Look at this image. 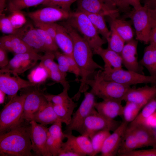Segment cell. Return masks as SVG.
I'll return each mask as SVG.
<instances>
[{
    "label": "cell",
    "mask_w": 156,
    "mask_h": 156,
    "mask_svg": "<svg viewBox=\"0 0 156 156\" xmlns=\"http://www.w3.org/2000/svg\"><path fill=\"white\" fill-rule=\"evenodd\" d=\"M100 73L105 79L114 81L126 86L141 83L156 84V77L146 75L122 68L109 72L99 70Z\"/></svg>",
    "instance_id": "cell-7"
},
{
    "label": "cell",
    "mask_w": 156,
    "mask_h": 156,
    "mask_svg": "<svg viewBox=\"0 0 156 156\" xmlns=\"http://www.w3.org/2000/svg\"><path fill=\"white\" fill-rule=\"evenodd\" d=\"M0 46L15 54L35 52L19 38L13 34L7 35L1 37Z\"/></svg>",
    "instance_id": "cell-23"
},
{
    "label": "cell",
    "mask_w": 156,
    "mask_h": 156,
    "mask_svg": "<svg viewBox=\"0 0 156 156\" xmlns=\"http://www.w3.org/2000/svg\"><path fill=\"white\" fill-rule=\"evenodd\" d=\"M7 51L3 48L0 46V67L1 68L6 66L8 64Z\"/></svg>",
    "instance_id": "cell-50"
},
{
    "label": "cell",
    "mask_w": 156,
    "mask_h": 156,
    "mask_svg": "<svg viewBox=\"0 0 156 156\" xmlns=\"http://www.w3.org/2000/svg\"><path fill=\"white\" fill-rule=\"evenodd\" d=\"M121 122L107 118L100 114L95 108L84 120L79 133L90 138L96 132L106 130L114 131Z\"/></svg>",
    "instance_id": "cell-6"
},
{
    "label": "cell",
    "mask_w": 156,
    "mask_h": 156,
    "mask_svg": "<svg viewBox=\"0 0 156 156\" xmlns=\"http://www.w3.org/2000/svg\"><path fill=\"white\" fill-rule=\"evenodd\" d=\"M36 86L29 81L21 78L16 74L0 72V90L8 96L9 100L17 95L20 90Z\"/></svg>",
    "instance_id": "cell-11"
},
{
    "label": "cell",
    "mask_w": 156,
    "mask_h": 156,
    "mask_svg": "<svg viewBox=\"0 0 156 156\" xmlns=\"http://www.w3.org/2000/svg\"><path fill=\"white\" fill-rule=\"evenodd\" d=\"M71 13L56 8L47 6L29 12L27 15L33 22L52 23L68 19Z\"/></svg>",
    "instance_id": "cell-15"
},
{
    "label": "cell",
    "mask_w": 156,
    "mask_h": 156,
    "mask_svg": "<svg viewBox=\"0 0 156 156\" xmlns=\"http://www.w3.org/2000/svg\"><path fill=\"white\" fill-rule=\"evenodd\" d=\"M155 132H156V129H155Z\"/></svg>",
    "instance_id": "cell-57"
},
{
    "label": "cell",
    "mask_w": 156,
    "mask_h": 156,
    "mask_svg": "<svg viewBox=\"0 0 156 156\" xmlns=\"http://www.w3.org/2000/svg\"><path fill=\"white\" fill-rule=\"evenodd\" d=\"M156 111V97L146 104L135 119L129 124L130 126L144 125L147 118Z\"/></svg>",
    "instance_id": "cell-31"
},
{
    "label": "cell",
    "mask_w": 156,
    "mask_h": 156,
    "mask_svg": "<svg viewBox=\"0 0 156 156\" xmlns=\"http://www.w3.org/2000/svg\"><path fill=\"white\" fill-rule=\"evenodd\" d=\"M30 125V138L32 150L37 156H51L47 147L48 129L34 120L29 122Z\"/></svg>",
    "instance_id": "cell-12"
},
{
    "label": "cell",
    "mask_w": 156,
    "mask_h": 156,
    "mask_svg": "<svg viewBox=\"0 0 156 156\" xmlns=\"http://www.w3.org/2000/svg\"><path fill=\"white\" fill-rule=\"evenodd\" d=\"M63 142L55 139L48 133L47 141L48 149L53 156H58Z\"/></svg>",
    "instance_id": "cell-45"
},
{
    "label": "cell",
    "mask_w": 156,
    "mask_h": 156,
    "mask_svg": "<svg viewBox=\"0 0 156 156\" xmlns=\"http://www.w3.org/2000/svg\"><path fill=\"white\" fill-rule=\"evenodd\" d=\"M156 97V86H150L147 85L138 88H131L123 100L135 103L146 104Z\"/></svg>",
    "instance_id": "cell-20"
},
{
    "label": "cell",
    "mask_w": 156,
    "mask_h": 156,
    "mask_svg": "<svg viewBox=\"0 0 156 156\" xmlns=\"http://www.w3.org/2000/svg\"><path fill=\"white\" fill-rule=\"evenodd\" d=\"M65 22L77 31H79L87 42L94 53L107 41L99 36L98 32L86 14L77 10L71 13Z\"/></svg>",
    "instance_id": "cell-3"
},
{
    "label": "cell",
    "mask_w": 156,
    "mask_h": 156,
    "mask_svg": "<svg viewBox=\"0 0 156 156\" xmlns=\"http://www.w3.org/2000/svg\"><path fill=\"white\" fill-rule=\"evenodd\" d=\"M149 9V6L145 3L138 9H133L128 14V17L131 18L134 28L136 40L145 44L150 42Z\"/></svg>",
    "instance_id": "cell-8"
},
{
    "label": "cell",
    "mask_w": 156,
    "mask_h": 156,
    "mask_svg": "<svg viewBox=\"0 0 156 156\" xmlns=\"http://www.w3.org/2000/svg\"><path fill=\"white\" fill-rule=\"evenodd\" d=\"M30 125L25 120L0 134V155L32 156Z\"/></svg>",
    "instance_id": "cell-2"
},
{
    "label": "cell",
    "mask_w": 156,
    "mask_h": 156,
    "mask_svg": "<svg viewBox=\"0 0 156 156\" xmlns=\"http://www.w3.org/2000/svg\"><path fill=\"white\" fill-rule=\"evenodd\" d=\"M25 94L22 119L23 121L26 120L29 122L31 116L48 101L45 97L44 94L37 89Z\"/></svg>",
    "instance_id": "cell-19"
},
{
    "label": "cell",
    "mask_w": 156,
    "mask_h": 156,
    "mask_svg": "<svg viewBox=\"0 0 156 156\" xmlns=\"http://www.w3.org/2000/svg\"><path fill=\"white\" fill-rule=\"evenodd\" d=\"M155 6H156V0H155Z\"/></svg>",
    "instance_id": "cell-56"
},
{
    "label": "cell",
    "mask_w": 156,
    "mask_h": 156,
    "mask_svg": "<svg viewBox=\"0 0 156 156\" xmlns=\"http://www.w3.org/2000/svg\"><path fill=\"white\" fill-rule=\"evenodd\" d=\"M28 77L29 81L37 85L43 82L49 77L46 69L39 64L32 70Z\"/></svg>",
    "instance_id": "cell-38"
},
{
    "label": "cell",
    "mask_w": 156,
    "mask_h": 156,
    "mask_svg": "<svg viewBox=\"0 0 156 156\" xmlns=\"http://www.w3.org/2000/svg\"><path fill=\"white\" fill-rule=\"evenodd\" d=\"M110 35L107 41V48L120 54L125 42L113 29L110 28Z\"/></svg>",
    "instance_id": "cell-37"
},
{
    "label": "cell",
    "mask_w": 156,
    "mask_h": 156,
    "mask_svg": "<svg viewBox=\"0 0 156 156\" xmlns=\"http://www.w3.org/2000/svg\"><path fill=\"white\" fill-rule=\"evenodd\" d=\"M31 120L45 126L57 121L62 122L54 110L53 104L48 101L31 116L28 121Z\"/></svg>",
    "instance_id": "cell-22"
},
{
    "label": "cell",
    "mask_w": 156,
    "mask_h": 156,
    "mask_svg": "<svg viewBox=\"0 0 156 156\" xmlns=\"http://www.w3.org/2000/svg\"><path fill=\"white\" fill-rule=\"evenodd\" d=\"M59 70L62 72L67 73L68 72L72 73V71L68 65H60L58 64Z\"/></svg>",
    "instance_id": "cell-53"
},
{
    "label": "cell",
    "mask_w": 156,
    "mask_h": 156,
    "mask_svg": "<svg viewBox=\"0 0 156 156\" xmlns=\"http://www.w3.org/2000/svg\"><path fill=\"white\" fill-rule=\"evenodd\" d=\"M104 0L110 5L123 11H126L130 6L126 3L125 0Z\"/></svg>",
    "instance_id": "cell-49"
},
{
    "label": "cell",
    "mask_w": 156,
    "mask_h": 156,
    "mask_svg": "<svg viewBox=\"0 0 156 156\" xmlns=\"http://www.w3.org/2000/svg\"><path fill=\"white\" fill-rule=\"evenodd\" d=\"M42 56L35 52L15 54L6 66L1 68L0 72H8L19 75L34 66Z\"/></svg>",
    "instance_id": "cell-10"
},
{
    "label": "cell",
    "mask_w": 156,
    "mask_h": 156,
    "mask_svg": "<svg viewBox=\"0 0 156 156\" xmlns=\"http://www.w3.org/2000/svg\"><path fill=\"white\" fill-rule=\"evenodd\" d=\"M7 0H0V14L3 13Z\"/></svg>",
    "instance_id": "cell-54"
},
{
    "label": "cell",
    "mask_w": 156,
    "mask_h": 156,
    "mask_svg": "<svg viewBox=\"0 0 156 156\" xmlns=\"http://www.w3.org/2000/svg\"><path fill=\"white\" fill-rule=\"evenodd\" d=\"M65 134L67 141L63 142L60 151H69L76 153L80 156H93V150L89 137L82 135L76 136L72 134Z\"/></svg>",
    "instance_id": "cell-16"
},
{
    "label": "cell",
    "mask_w": 156,
    "mask_h": 156,
    "mask_svg": "<svg viewBox=\"0 0 156 156\" xmlns=\"http://www.w3.org/2000/svg\"><path fill=\"white\" fill-rule=\"evenodd\" d=\"M149 12L150 22V42L156 44V6L152 8L149 7Z\"/></svg>",
    "instance_id": "cell-46"
},
{
    "label": "cell",
    "mask_w": 156,
    "mask_h": 156,
    "mask_svg": "<svg viewBox=\"0 0 156 156\" xmlns=\"http://www.w3.org/2000/svg\"><path fill=\"white\" fill-rule=\"evenodd\" d=\"M46 0H9L7 6L10 12L42 4Z\"/></svg>",
    "instance_id": "cell-34"
},
{
    "label": "cell",
    "mask_w": 156,
    "mask_h": 156,
    "mask_svg": "<svg viewBox=\"0 0 156 156\" xmlns=\"http://www.w3.org/2000/svg\"><path fill=\"white\" fill-rule=\"evenodd\" d=\"M34 24L37 28L41 29L49 33L55 40L57 23L33 21Z\"/></svg>",
    "instance_id": "cell-47"
},
{
    "label": "cell",
    "mask_w": 156,
    "mask_h": 156,
    "mask_svg": "<svg viewBox=\"0 0 156 156\" xmlns=\"http://www.w3.org/2000/svg\"><path fill=\"white\" fill-rule=\"evenodd\" d=\"M121 156H156V147L147 149L135 150Z\"/></svg>",
    "instance_id": "cell-48"
},
{
    "label": "cell",
    "mask_w": 156,
    "mask_h": 156,
    "mask_svg": "<svg viewBox=\"0 0 156 156\" xmlns=\"http://www.w3.org/2000/svg\"><path fill=\"white\" fill-rule=\"evenodd\" d=\"M85 13L99 34L107 41L110 37V31L107 27L105 16L99 14Z\"/></svg>",
    "instance_id": "cell-30"
},
{
    "label": "cell",
    "mask_w": 156,
    "mask_h": 156,
    "mask_svg": "<svg viewBox=\"0 0 156 156\" xmlns=\"http://www.w3.org/2000/svg\"><path fill=\"white\" fill-rule=\"evenodd\" d=\"M55 40L63 53L73 56V43L72 38L67 29L60 24H57Z\"/></svg>",
    "instance_id": "cell-26"
},
{
    "label": "cell",
    "mask_w": 156,
    "mask_h": 156,
    "mask_svg": "<svg viewBox=\"0 0 156 156\" xmlns=\"http://www.w3.org/2000/svg\"><path fill=\"white\" fill-rule=\"evenodd\" d=\"M110 134V131H101L94 133L90 138L93 150V156L101 152L105 141Z\"/></svg>",
    "instance_id": "cell-36"
},
{
    "label": "cell",
    "mask_w": 156,
    "mask_h": 156,
    "mask_svg": "<svg viewBox=\"0 0 156 156\" xmlns=\"http://www.w3.org/2000/svg\"><path fill=\"white\" fill-rule=\"evenodd\" d=\"M126 102L123 106L122 116L123 121L129 124L135 119L145 105L130 101Z\"/></svg>",
    "instance_id": "cell-33"
},
{
    "label": "cell",
    "mask_w": 156,
    "mask_h": 156,
    "mask_svg": "<svg viewBox=\"0 0 156 156\" xmlns=\"http://www.w3.org/2000/svg\"><path fill=\"white\" fill-rule=\"evenodd\" d=\"M62 123L60 121L55 122L48 128V133L51 137L61 141L66 138L65 133L62 131Z\"/></svg>",
    "instance_id": "cell-44"
},
{
    "label": "cell",
    "mask_w": 156,
    "mask_h": 156,
    "mask_svg": "<svg viewBox=\"0 0 156 156\" xmlns=\"http://www.w3.org/2000/svg\"><path fill=\"white\" fill-rule=\"evenodd\" d=\"M122 101L114 99L103 100L96 102L95 108L101 115L109 119H114L117 117L122 115L123 106Z\"/></svg>",
    "instance_id": "cell-21"
},
{
    "label": "cell",
    "mask_w": 156,
    "mask_h": 156,
    "mask_svg": "<svg viewBox=\"0 0 156 156\" xmlns=\"http://www.w3.org/2000/svg\"><path fill=\"white\" fill-rule=\"evenodd\" d=\"M8 16L12 24L17 29L22 27L27 23L25 17L22 11L11 12Z\"/></svg>",
    "instance_id": "cell-41"
},
{
    "label": "cell",
    "mask_w": 156,
    "mask_h": 156,
    "mask_svg": "<svg viewBox=\"0 0 156 156\" xmlns=\"http://www.w3.org/2000/svg\"><path fill=\"white\" fill-rule=\"evenodd\" d=\"M48 51L54 52L57 51L58 47L55 40L45 31L36 27Z\"/></svg>",
    "instance_id": "cell-43"
},
{
    "label": "cell",
    "mask_w": 156,
    "mask_h": 156,
    "mask_svg": "<svg viewBox=\"0 0 156 156\" xmlns=\"http://www.w3.org/2000/svg\"><path fill=\"white\" fill-rule=\"evenodd\" d=\"M129 126L132 128L141 148L148 146L156 147V133L155 129L144 125Z\"/></svg>",
    "instance_id": "cell-25"
},
{
    "label": "cell",
    "mask_w": 156,
    "mask_h": 156,
    "mask_svg": "<svg viewBox=\"0 0 156 156\" xmlns=\"http://www.w3.org/2000/svg\"><path fill=\"white\" fill-rule=\"evenodd\" d=\"M6 94L3 91L0 90V104H3L5 101Z\"/></svg>",
    "instance_id": "cell-55"
},
{
    "label": "cell",
    "mask_w": 156,
    "mask_h": 156,
    "mask_svg": "<svg viewBox=\"0 0 156 156\" xmlns=\"http://www.w3.org/2000/svg\"><path fill=\"white\" fill-rule=\"evenodd\" d=\"M0 29L3 33L7 35L14 34L16 32V29L12 24L8 16L3 13L0 14Z\"/></svg>",
    "instance_id": "cell-42"
},
{
    "label": "cell",
    "mask_w": 156,
    "mask_h": 156,
    "mask_svg": "<svg viewBox=\"0 0 156 156\" xmlns=\"http://www.w3.org/2000/svg\"><path fill=\"white\" fill-rule=\"evenodd\" d=\"M86 83L91 88L90 91L95 96L103 100L114 99L122 101L131 88L130 86L105 79L99 70L95 72L93 78L87 80Z\"/></svg>",
    "instance_id": "cell-4"
},
{
    "label": "cell",
    "mask_w": 156,
    "mask_h": 156,
    "mask_svg": "<svg viewBox=\"0 0 156 156\" xmlns=\"http://www.w3.org/2000/svg\"><path fill=\"white\" fill-rule=\"evenodd\" d=\"M70 87L63 88L62 91L57 95L46 94L44 96L47 101L53 104L60 105H68L74 102L73 98H70L68 94Z\"/></svg>",
    "instance_id": "cell-35"
},
{
    "label": "cell",
    "mask_w": 156,
    "mask_h": 156,
    "mask_svg": "<svg viewBox=\"0 0 156 156\" xmlns=\"http://www.w3.org/2000/svg\"><path fill=\"white\" fill-rule=\"evenodd\" d=\"M25 93L16 95L9 100L0 114V134L7 132L16 127L23 121Z\"/></svg>",
    "instance_id": "cell-5"
},
{
    "label": "cell",
    "mask_w": 156,
    "mask_h": 156,
    "mask_svg": "<svg viewBox=\"0 0 156 156\" xmlns=\"http://www.w3.org/2000/svg\"><path fill=\"white\" fill-rule=\"evenodd\" d=\"M77 0H46L42 4L45 6L56 8L62 10L70 11L71 5Z\"/></svg>",
    "instance_id": "cell-40"
},
{
    "label": "cell",
    "mask_w": 156,
    "mask_h": 156,
    "mask_svg": "<svg viewBox=\"0 0 156 156\" xmlns=\"http://www.w3.org/2000/svg\"><path fill=\"white\" fill-rule=\"evenodd\" d=\"M108 17L110 28L114 29L125 42L133 39L134 32L129 22L118 17Z\"/></svg>",
    "instance_id": "cell-27"
},
{
    "label": "cell",
    "mask_w": 156,
    "mask_h": 156,
    "mask_svg": "<svg viewBox=\"0 0 156 156\" xmlns=\"http://www.w3.org/2000/svg\"><path fill=\"white\" fill-rule=\"evenodd\" d=\"M84 98L76 111L73 114L70 123L66 125L64 133L72 134L73 131H80L84 120L95 108V96L90 91L84 93Z\"/></svg>",
    "instance_id": "cell-9"
},
{
    "label": "cell",
    "mask_w": 156,
    "mask_h": 156,
    "mask_svg": "<svg viewBox=\"0 0 156 156\" xmlns=\"http://www.w3.org/2000/svg\"><path fill=\"white\" fill-rule=\"evenodd\" d=\"M126 43L120 54L122 64L127 70L144 74L143 66L138 60V41L133 39Z\"/></svg>",
    "instance_id": "cell-17"
},
{
    "label": "cell",
    "mask_w": 156,
    "mask_h": 156,
    "mask_svg": "<svg viewBox=\"0 0 156 156\" xmlns=\"http://www.w3.org/2000/svg\"><path fill=\"white\" fill-rule=\"evenodd\" d=\"M144 50L142 58L139 62L150 75L156 77V44L150 42Z\"/></svg>",
    "instance_id": "cell-28"
},
{
    "label": "cell",
    "mask_w": 156,
    "mask_h": 156,
    "mask_svg": "<svg viewBox=\"0 0 156 156\" xmlns=\"http://www.w3.org/2000/svg\"><path fill=\"white\" fill-rule=\"evenodd\" d=\"M55 58L54 52L47 51L42 55L40 64L47 70L49 75L50 73L59 70L58 64L54 61Z\"/></svg>",
    "instance_id": "cell-39"
},
{
    "label": "cell",
    "mask_w": 156,
    "mask_h": 156,
    "mask_svg": "<svg viewBox=\"0 0 156 156\" xmlns=\"http://www.w3.org/2000/svg\"><path fill=\"white\" fill-rule=\"evenodd\" d=\"M144 125L153 129H156V111L146 120Z\"/></svg>",
    "instance_id": "cell-51"
},
{
    "label": "cell",
    "mask_w": 156,
    "mask_h": 156,
    "mask_svg": "<svg viewBox=\"0 0 156 156\" xmlns=\"http://www.w3.org/2000/svg\"><path fill=\"white\" fill-rule=\"evenodd\" d=\"M140 148L132 128L128 125L122 138L117 155L121 156L123 154Z\"/></svg>",
    "instance_id": "cell-29"
},
{
    "label": "cell",
    "mask_w": 156,
    "mask_h": 156,
    "mask_svg": "<svg viewBox=\"0 0 156 156\" xmlns=\"http://www.w3.org/2000/svg\"><path fill=\"white\" fill-rule=\"evenodd\" d=\"M77 105V103L75 102L64 105L53 104V108L56 113L62 122L67 125L71 121L73 111Z\"/></svg>",
    "instance_id": "cell-32"
},
{
    "label": "cell",
    "mask_w": 156,
    "mask_h": 156,
    "mask_svg": "<svg viewBox=\"0 0 156 156\" xmlns=\"http://www.w3.org/2000/svg\"><path fill=\"white\" fill-rule=\"evenodd\" d=\"M63 26L71 36L73 43V56L80 72V84L77 92L72 97L75 101L79 99L81 94L87 91L89 86L87 81L90 75L97 70H103V67L95 62L93 58V53L87 42L78 32L70 25L64 23Z\"/></svg>",
    "instance_id": "cell-1"
},
{
    "label": "cell",
    "mask_w": 156,
    "mask_h": 156,
    "mask_svg": "<svg viewBox=\"0 0 156 156\" xmlns=\"http://www.w3.org/2000/svg\"><path fill=\"white\" fill-rule=\"evenodd\" d=\"M125 1L129 6H132L134 9H138L142 6L140 0H125Z\"/></svg>",
    "instance_id": "cell-52"
},
{
    "label": "cell",
    "mask_w": 156,
    "mask_h": 156,
    "mask_svg": "<svg viewBox=\"0 0 156 156\" xmlns=\"http://www.w3.org/2000/svg\"><path fill=\"white\" fill-rule=\"evenodd\" d=\"M18 37L35 52L48 51L36 27L34 24L27 23L13 34Z\"/></svg>",
    "instance_id": "cell-13"
},
{
    "label": "cell",
    "mask_w": 156,
    "mask_h": 156,
    "mask_svg": "<svg viewBox=\"0 0 156 156\" xmlns=\"http://www.w3.org/2000/svg\"><path fill=\"white\" fill-rule=\"evenodd\" d=\"M129 123L123 121L119 126L106 138L101 153V156L117 155L122 138Z\"/></svg>",
    "instance_id": "cell-18"
},
{
    "label": "cell",
    "mask_w": 156,
    "mask_h": 156,
    "mask_svg": "<svg viewBox=\"0 0 156 156\" xmlns=\"http://www.w3.org/2000/svg\"><path fill=\"white\" fill-rule=\"evenodd\" d=\"M100 56L104 63L103 70L105 72L111 71L122 68V61L120 54L108 48L102 47L95 52L94 54Z\"/></svg>",
    "instance_id": "cell-24"
},
{
    "label": "cell",
    "mask_w": 156,
    "mask_h": 156,
    "mask_svg": "<svg viewBox=\"0 0 156 156\" xmlns=\"http://www.w3.org/2000/svg\"><path fill=\"white\" fill-rule=\"evenodd\" d=\"M77 10L87 13L102 14L109 17H118L120 10L104 0H77Z\"/></svg>",
    "instance_id": "cell-14"
}]
</instances>
